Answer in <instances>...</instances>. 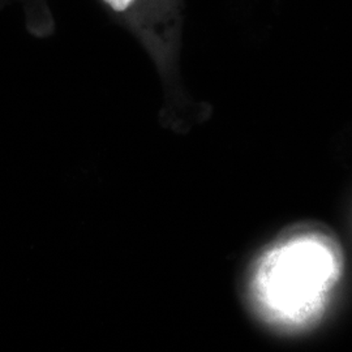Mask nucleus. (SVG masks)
<instances>
[{
  "label": "nucleus",
  "mask_w": 352,
  "mask_h": 352,
  "mask_svg": "<svg viewBox=\"0 0 352 352\" xmlns=\"http://www.w3.org/2000/svg\"><path fill=\"white\" fill-rule=\"evenodd\" d=\"M343 269V251L333 232L317 225L298 227L267 248L254 265L252 302L273 327H312L324 315Z\"/></svg>",
  "instance_id": "obj_1"
},
{
  "label": "nucleus",
  "mask_w": 352,
  "mask_h": 352,
  "mask_svg": "<svg viewBox=\"0 0 352 352\" xmlns=\"http://www.w3.org/2000/svg\"><path fill=\"white\" fill-rule=\"evenodd\" d=\"M113 19L148 51L167 96L177 97V65L184 24V0H100Z\"/></svg>",
  "instance_id": "obj_2"
},
{
  "label": "nucleus",
  "mask_w": 352,
  "mask_h": 352,
  "mask_svg": "<svg viewBox=\"0 0 352 352\" xmlns=\"http://www.w3.org/2000/svg\"><path fill=\"white\" fill-rule=\"evenodd\" d=\"M19 1L25 12L26 28L34 37H49L54 33L55 23L47 0H0V8Z\"/></svg>",
  "instance_id": "obj_3"
}]
</instances>
